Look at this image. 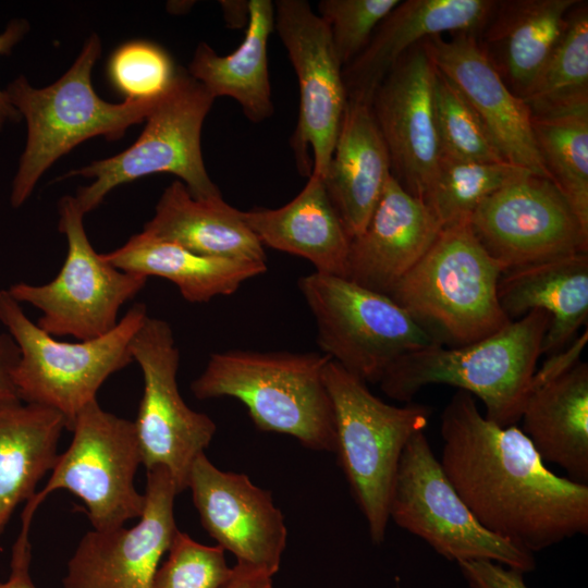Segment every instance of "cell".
I'll list each match as a JSON object with an SVG mask.
<instances>
[{"mask_svg": "<svg viewBox=\"0 0 588 588\" xmlns=\"http://www.w3.org/2000/svg\"><path fill=\"white\" fill-rule=\"evenodd\" d=\"M440 464L481 526L531 553L588 532V485L552 473L526 434L457 390L441 414Z\"/></svg>", "mask_w": 588, "mask_h": 588, "instance_id": "obj_1", "label": "cell"}, {"mask_svg": "<svg viewBox=\"0 0 588 588\" xmlns=\"http://www.w3.org/2000/svg\"><path fill=\"white\" fill-rule=\"evenodd\" d=\"M549 326V314L534 309L480 341L409 353L389 368L380 388L389 397L409 403L427 385H453L478 397L487 419L514 426L529 395Z\"/></svg>", "mask_w": 588, "mask_h": 588, "instance_id": "obj_2", "label": "cell"}, {"mask_svg": "<svg viewBox=\"0 0 588 588\" xmlns=\"http://www.w3.org/2000/svg\"><path fill=\"white\" fill-rule=\"evenodd\" d=\"M329 360L318 352L213 353L191 389L198 400H238L261 431L291 436L310 450L334 452V412L323 382Z\"/></svg>", "mask_w": 588, "mask_h": 588, "instance_id": "obj_3", "label": "cell"}, {"mask_svg": "<svg viewBox=\"0 0 588 588\" xmlns=\"http://www.w3.org/2000/svg\"><path fill=\"white\" fill-rule=\"evenodd\" d=\"M100 53V38L91 34L72 66L51 85L35 88L20 75L4 90L27 124L26 145L12 183V207L27 200L60 157L95 136L122 137L131 125L146 120L161 98L110 103L98 97L91 71Z\"/></svg>", "mask_w": 588, "mask_h": 588, "instance_id": "obj_4", "label": "cell"}, {"mask_svg": "<svg viewBox=\"0 0 588 588\" xmlns=\"http://www.w3.org/2000/svg\"><path fill=\"white\" fill-rule=\"evenodd\" d=\"M502 274L466 222L442 229L389 296L442 343L444 339L461 346L512 321L498 299Z\"/></svg>", "mask_w": 588, "mask_h": 588, "instance_id": "obj_5", "label": "cell"}, {"mask_svg": "<svg viewBox=\"0 0 588 588\" xmlns=\"http://www.w3.org/2000/svg\"><path fill=\"white\" fill-rule=\"evenodd\" d=\"M323 382L334 412V453L372 542L381 543L401 454L409 438L426 429L431 409L412 402L388 404L331 359L323 368Z\"/></svg>", "mask_w": 588, "mask_h": 588, "instance_id": "obj_6", "label": "cell"}, {"mask_svg": "<svg viewBox=\"0 0 588 588\" xmlns=\"http://www.w3.org/2000/svg\"><path fill=\"white\" fill-rule=\"evenodd\" d=\"M148 316L134 304L107 334L85 341L56 339L33 322L8 290L0 291V322L20 350L13 372L17 397L58 411L71 429L103 382L133 362L131 341Z\"/></svg>", "mask_w": 588, "mask_h": 588, "instance_id": "obj_7", "label": "cell"}, {"mask_svg": "<svg viewBox=\"0 0 588 588\" xmlns=\"http://www.w3.org/2000/svg\"><path fill=\"white\" fill-rule=\"evenodd\" d=\"M298 289L321 353L366 383H379L403 356L443 344L390 296L346 278L315 271L298 280Z\"/></svg>", "mask_w": 588, "mask_h": 588, "instance_id": "obj_8", "label": "cell"}, {"mask_svg": "<svg viewBox=\"0 0 588 588\" xmlns=\"http://www.w3.org/2000/svg\"><path fill=\"white\" fill-rule=\"evenodd\" d=\"M215 97L187 71L177 68L169 89L147 117L146 126L132 146L103 160L71 170L63 179L94 177L75 196L86 215L114 187L152 173L167 172L183 181L198 199L220 197L204 164L200 133Z\"/></svg>", "mask_w": 588, "mask_h": 588, "instance_id": "obj_9", "label": "cell"}, {"mask_svg": "<svg viewBox=\"0 0 588 588\" xmlns=\"http://www.w3.org/2000/svg\"><path fill=\"white\" fill-rule=\"evenodd\" d=\"M58 211V228L68 242L60 272L48 283L19 282L8 291L20 304L41 311L36 323L50 335L96 339L114 329L119 310L144 289L148 278L115 268L94 249L75 196H63Z\"/></svg>", "mask_w": 588, "mask_h": 588, "instance_id": "obj_10", "label": "cell"}, {"mask_svg": "<svg viewBox=\"0 0 588 588\" xmlns=\"http://www.w3.org/2000/svg\"><path fill=\"white\" fill-rule=\"evenodd\" d=\"M389 518L456 563L487 560L524 573L536 566L534 553L479 524L449 481L424 431L414 433L401 454Z\"/></svg>", "mask_w": 588, "mask_h": 588, "instance_id": "obj_11", "label": "cell"}, {"mask_svg": "<svg viewBox=\"0 0 588 588\" xmlns=\"http://www.w3.org/2000/svg\"><path fill=\"white\" fill-rule=\"evenodd\" d=\"M70 430L69 448L58 455L46 486L25 506L35 512L51 492L63 489L83 501L95 530L115 529L139 518L146 498L134 483L142 464L134 422L102 409L96 400L77 414Z\"/></svg>", "mask_w": 588, "mask_h": 588, "instance_id": "obj_12", "label": "cell"}, {"mask_svg": "<svg viewBox=\"0 0 588 588\" xmlns=\"http://www.w3.org/2000/svg\"><path fill=\"white\" fill-rule=\"evenodd\" d=\"M131 355L143 375V395L133 421L146 470H168L179 493L187 489L195 460L211 442L216 424L193 411L180 394V352L170 324L147 316L132 338Z\"/></svg>", "mask_w": 588, "mask_h": 588, "instance_id": "obj_13", "label": "cell"}, {"mask_svg": "<svg viewBox=\"0 0 588 588\" xmlns=\"http://www.w3.org/2000/svg\"><path fill=\"white\" fill-rule=\"evenodd\" d=\"M274 27L299 86V113L291 146L298 171L324 177L347 103L343 65L328 26L305 0H278Z\"/></svg>", "mask_w": 588, "mask_h": 588, "instance_id": "obj_14", "label": "cell"}, {"mask_svg": "<svg viewBox=\"0 0 588 588\" xmlns=\"http://www.w3.org/2000/svg\"><path fill=\"white\" fill-rule=\"evenodd\" d=\"M469 225L503 272L588 253V230L555 184L536 174L485 199Z\"/></svg>", "mask_w": 588, "mask_h": 588, "instance_id": "obj_15", "label": "cell"}, {"mask_svg": "<svg viewBox=\"0 0 588 588\" xmlns=\"http://www.w3.org/2000/svg\"><path fill=\"white\" fill-rule=\"evenodd\" d=\"M145 507L130 528L91 530L68 562L64 588H151L163 555L179 530L175 486L167 469L147 470Z\"/></svg>", "mask_w": 588, "mask_h": 588, "instance_id": "obj_16", "label": "cell"}, {"mask_svg": "<svg viewBox=\"0 0 588 588\" xmlns=\"http://www.w3.org/2000/svg\"><path fill=\"white\" fill-rule=\"evenodd\" d=\"M436 77L437 69L420 42L399 59L371 100L389 151L392 176L422 200L441 160L434 110Z\"/></svg>", "mask_w": 588, "mask_h": 588, "instance_id": "obj_17", "label": "cell"}, {"mask_svg": "<svg viewBox=\"0 0 588 588\" xmlns=\"http://www.w3.org/2000/svg\"><path fill=\"white\" fill-rule=\"evenodd\" d=\"M187 488L205 530L236 558V564L278 573L287 530L271 493L244 474L223 471L200 454Z\"/></svg>", "mask_w": 588, "mask_h": 588, "instance_id": "obj_18", "label": "cell"}, {"mask_svg": "<svg viewBox=\"0 0 588 588\" xmlns=\"http://www.w3.org/2000/svg\"><path fill=\"white\" fill-rule=\"evenodd\" d=\"M436 69L463 95L505 161L550 179L538 151L531 113L483 53L477 35L460 33L422 41ZM551 180V179H550Z\"/></svg>", "mask_w": 588, "mask_h": 588, "instance_id": "obj_19", "label": "cell"}, {"mask_svg": "<svg viewBox=\"0 0 588 588\" xmlns=\"http://www.w3.org/2000/svg\"><path fill=\"white\" fill-rule=\"evenodd\" d=\"M441 230L426 203L391 175L365 229L351 238L345 278L389 296Z\"/></svg>", "mask_w": 588, "mask_h": 588, "instance_id": "obj_20", "label": "cell"}, {"mask_svg": "<svg viewBox=\"0 0 588 588\" xmlns=\"http://www.w3.org/2000/svg\"><path fill=\"white\" fill-rule=\"evenodd\" d=\"M494 0L401 1L380 23L364 50L343 68L347 100L371 105L372 97L399 59L424 40L443 34L479 36Z\"/></svg>", "mask_w": 588, "mask_h": 588, "instance_id": "obj_21", "label": "cell"}, {"mask_svg": "<svg viewBox=\"0 0 588 588\" xmlns=\"http://www.w3.org/2000/svg\"><path fill=\"white\" fill-rule=\"evenodd\" d=\"M391 175L371 105L347 100L323 182L351 238L365 229Z\"/></svg>", "mask_w": 588, "mask_h": 588, "instance_id": "obj_22", "label": "cell"}, {"mask_svg": "<svg viewBox=\"0 0 588 588\" xmlns=\"http://www.w3.org/2000/svg\"><path fill=\"white\" fill-rule=\"evenodd\" d=\"M578 0L498 1L478 42L507 87L524 99L544 68Z\"/></svg>", "mask_w": 588, "mask_h": 588, "instance_id": "obj_23", "label": "cell"}, {"mask_svg": "<svg viewBox=\"0 0 588 588\" xmlns=\"http://www.w3.org/2000/svg\"><path fill=\"white\" fill-rule=\"evenodd\" d=\"M243 218L264 246L305 258L316 272L345 278L351 237L321 176L311 173L284 206L254 208Z\"/></svg>", "mask_w": 588, "mask_h": 588, "instance_id": "obj_24", "label": "cell"}, {"mask_svg": "<svg viewBox=\"0 0 588 588\" xmlns=\"http://www.w3.org/2000/svg\"><path fill=\"white\" fill-rule=\"evenodd\" d=\"M499 304L510 320L539 309L550 316L542 354L565 348L588 318V253L503 272Z\"/></svg>", "mask_w": 588, "mask_h": 588, "instance_id": "obj_25", "label": "cell"}, {"mask_svg": "<svg viewBox=\"0 0 588 588\" xmlns=\"http://www.w3.org/2000/svg\"><path fill=\"white\" fill-rule=\"evenodd\" d=\"M143 232L201 256L266 262L265 246L243 211L222 196L195 198L179 180L163 191Z\"/></svg>", "mask_w": 588, "mask_h": 588, "instance_id": "obj_26", "label": "cell"}, {"mask_svg": "<svg viewBox=\"0 0 588 588\" xmlns=\"http://www.w3.org/2000/svg\"><path fill=\"white\" fill-rule=\"evenodd\" d=\"M522 431L543 462L559 465L569 479L588 482V364L530 389Z\"/></svg>", "mask_w": 588, "mask_h": 588, "instance_id": "obj_27", "label": "cell"}, {"mask_svg": "<svg viewBox=\"0 0 588 588\" xmlns=\"http://www.w3.org/2000/svg\"><path fill=\"white\" fill-rule=\"evenodd\" d=\"M102 258L125 272L171 281L189 303L234 294L241 284L267 271V264L208 257L140 232Z\"/></svg>", "mask_w": 588, "mask_h": 588, "instance_id": "obj_28", "label": "cell"}, {"mask_svg": "<svg viewBox=\"0 0 588 588\" xmlns=\"http://www.w3.org/2000/svg\"><path fill=\"white\" fill-rule=\"evenodd\" d=\"M66 420L61 413L20 400L0 401V535L16 506L52 470Z\"/></svg>", "mask_w": 588, "mask_h": 588, "instance_id": "obj_29", "label": "cell"}, {"mask_svg": "<svg viewBox=\"0 0 588 588\" xmlns=\"http://www.w3.org/2000/svg\"><path fill=\"white\" fill-rule=\"evenodd\" d=\"M273 28V2L250 0L245 36L238 48L219 56L208 44L200 42L187 70L215 99L221 96L235 99L254 123L273 113L268 70V41Z\"/></svg>", "mask_w": 588, "mask_h": 588, "instance_id": "obj_30", "label": "cell"}, {"mask_svg": "<svg viewBox=\"0 0 588 588\" xmlns=\"http://www.w3.org/2000/svg\"><path fill=\"white\" fill-rule=\"evenodd\" d=\"M531 117L588 111V5L578 1L551 57L523 99Z\"/></svg>", "mask_w": 588, "mask_h": 588, "instance_id": "obj_31", "label": "cell"}, {"mask_svg": "<svg viewBox=\"0 0 588 588\" xmlns=\"http://www.w3.org/2000/svg\"><path fill=\"white\" fill-rule=\"evenodd\" d=\"M530 174L534 173L507 161H466L441 157L424 201L442 229L466 223L485 199Z\"/></svg>", "mask_w": 588, "mask_h": 588, "instance_id": "obj_32", "label": "cell"}, {"mask_svg": "<svg viewBox=\"0 0 588 588\" xmlns=\"http://www.w3.org/2000/svg\"><path fill=\"white\" fill-rule=\"evenodd\" d=\"M531 123L551 181L588 230V111L531 117Z\"/></svg>", "mask_w": 588, "mask_h": 588, "instance_id": "obj_33", "label": "cell"}, {"mask_svg": "<svg viewBox=\"0 0 588 588\" xmlns=\"http://www.w3.org/2000/svg\"><path fill=\"white\" fill-rule=\"evenodd\" d=\"M434 110L441 157L466 161H505L477 113L438 70Z\"/></svg>", "mask_w": 588, "mask_h": 588, "instance_id": "obj_34", "label": "cell"}, {"mask_svg": "<svg viewBox=\"0 0 588 588\" xmlns=\"http://www.w3.org/2000/svg\"><path fill=\"white\" fill-rule=\"evenodd\" d=\"M176 69L171 57L148 41L119 47L109 61V76L127 100L160 98L171 86Z\"/></svg>", "mask_w": 588, "mask_h": 588, "instance_id": "obj_35", "label": "cell"}, {"mask_svg": "<svg viewBox=\"0 0 588 588\" xmlns=\"http://www.w3.org/2000/svg\"><path fill=\"white\" fill-rule=\"evenodd\" d=\"M231 574L222 548L201 544L177 530L151 588H223Z\"/></svg>", "mask_w": 588, "mask_h": 588, "instance_id": "obj_36", "label": "cell"}, {"mask_svg": "<svg viewBox=\"0 0 588 588\" xmlns=\"http://www.w3.org/2000/svg\"><path fill=\"white\" fill-rule=\"evenodd\" d=\"M400 0H322L318 15L329 28L336 56L343 65L367 46L380 23Z\"/></svg>", "mask_w": 588, "mask_h": 588, "instance_id": "obj_37", "label": "cell"}, {"mask_svg": "<svg viewBox=\"0 0 588 588\" xmlns=\"http://www.w3.org/2000/svg\"><path fill=\"white\" fill-rule=\"evenodd\" d=\"M467 588H528L524 572L503 564L487 561L457 563Z\"/></svg>", "mask_w": 588, "mask_h": 588, "instance_id": "obj_38", "label": "cell"}, {"mask_svg": "<svg viewBox=\"0 0 588 588\" xmlns=\"http://www.w3.org/2000/svg\"><path fill=\"white\" fill-rule=\"evenodd\" d=\"M33 516L26 512L22 514V528L12 548L10 575L5 581L0 583V588H36L30 576L29 529Z\"/></svg>", "mask_w": 588, "mask_h": 588, "instance_id": "obj_39", "label": "cell"}, {"mask_svg": "<svg viewBox=\"0 0 588 588\" xmlns=\"http://www.w3.org/2000/svg\"><path fill=\"white\" fill-rule=\"evenodd\" d=\"M29 24L25 20H13L0 34V54L8 56L11 53L14 46L28 32ZM19 111L10 103L4 90L0 89V130L8 122H17L21 119Z\"/></svg>", "mask_w": 588, "mask_h": 588, "instance_id": "obj_40", "label": "cell"}, {"mask_svg": "<svg viewBox=\"0 0 588 588\" xmlns=\"http://www.w3.org/2000/svg\"><path fill=\"white\" fill-rule=\"evenodd\" d=\"M20 358V350L13 338L0 333V401L19 400L13 372Z\"/></svg>", "mask_w": 588, "mask_h": 588, "instance_id": "obj_41", "label": "cell"}, {"mask_svg": "<svg viewBox=\"0 0 588 588\" xmlns=\"http://www.w3.org/2000/svg\"><path fill=\"white\" fill-rule=\"evenodd\" d=\"M223 588H273L272 576L260 569L236 564Z\"/></svg>", "mask_w": 588, "mask_h": 588, "instance_id": "obj_42", "label": "cell"}, {"mask_svg": "<svg viewBox=\"0 0 588 588\" xmlns=\"http://www.w3.org/2000/svg\"><path fill=\"white\" fill-rule=\"evenodd\" d=\"M220 3L230 27L238 28L242 24L247 25L248 1H221Z\"/></svg>", "mask_w": 588, "mask_h": 588, "instance_id": "obj_43", "label": "cell"}]
</instances>
